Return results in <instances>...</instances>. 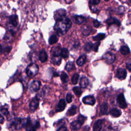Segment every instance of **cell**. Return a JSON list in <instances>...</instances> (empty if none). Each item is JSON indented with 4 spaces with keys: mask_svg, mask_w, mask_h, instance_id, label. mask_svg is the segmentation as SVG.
Returning a JSON list of instances; mask_svg holds the SVG:
<instances>
[{
    "mask_svg": "<svg viewBox=\"0 0 131 131\" xmlns=\"http://www.w3.org/2000/svg\"><path fill=\"white\" fill-rule=\"evenodd\" d=\"M71 26V20L69 18L64 17L61 19L56 21L54 28L56 33L59 36H61L69 31Z\"/></svg>",
    "mask_w": 131,
    "mask_h": 131,
    "instance_id": "6da1fadb",
    "label": "cell"
},
{
    "mask_svg": "<svg viewBox=\"0 0 131 131\" xmlns=\"http://www.w3.org/2000/svg\"><path fill=\"white\" fill-rule=\"evenodd\" d=\"M38 67L35 63H31L26 68V73L27 76L32 78L34 77L38 73Z\"/></svg>",
    "mask_w": 131,
    "mask_h": 131,
    "instance_id": "7a4b0ae2",
    "label": "cell"
},
{
    "mask_svg": "<svg viewBox=\"0 0 131 131\" xmlns=\"http://www.w3.org/2000/svg\"><path fill=\"white\" fill-rule=\"evenodd\" d=\"M85 120H86L85 117L81 115H79L78 117V119L77 120L73 121L71 123V125H70L71 128L74 130H76L79 129L81 127V126L82 125V124H83Z\"/></svg>",
    "mask_w": 131,
    "mask_h": 131,
    "instance_id": "3957f363",
    "label": "cell"
},
{
    "mask_svg": "<svg viewBox=\"0 0 131 131\" xmlns=\"http://www.w3.org/2000/svg\"><path fill=\"white\" fill-rule=\"evenodd\" d=\"M102 58L106 62L111 64L115 61V55L112 52H107L103 55Z\"/></svg>",
    "mask_w": 131,
    "mask_h": 131,
    "instance_id": "277c9868",
    "label": "cell"
},
{
    "mask_svg": "<svg viewBox=\"0 0 131 131\" xmlns=\"http://www.w3.org/2000/svg\"><path fill=\"white\" fill-rule=\"evenodd\" d=\"M66 15V11L64 9H59L57 10L54 14V17L55 20H58L62 19Z\"/></svg>",
    "mask_w": 131,
    "mask_h": 131,
    "instance_id": "5b68a950",
    "label": "cell"
},
{
    "mask_svg": "<svg viewBox=\"0 0 131 131\" xmlns=\"http://www.w3.org/2000/svg\"><path fill=\"white\" fill-rule=\"evenodd\" d=\"M117 102L119 106L122 108H125L127 106L124 96L122 93L120 94L118 96L117 98Z\"/></svg>",
    "mask_w": 131,
    "mask_h": 131,
    "instance_id": "8992f818",
    "label": "cell"
},
{
    "mask_svg": "<svg viewBox=\"0 0 131 131\" xmlns=\"http://www.w3.org/2000/svg\"><path fill=\"white\" fill-rule=\"evenodd\" d=\"M41 83L38 80H33L30 85V90L32 92H37L40 89Z\"/></svg>",
    "mask_w": 131,
    "mask_h": 131,
    "instance_id": "52a82bcc",
    "label": "cell"
},
{
    "mask_svg": "<svg viewBox=\"0 0 131 131\" xmlns=\"http://www.w3.org/2000/svg\"><path fill=\"white\" fill-rule=\"evenodd\" d=\"M38 105H39V98L37 96H36L34 98H33V99L30 102L29 104V107L31 111H35L37 108Z\"/></svg>",
    "mask_w": 131,
    "mask_h": 131,
    "instance_id": "ba28073f",
    "label": "cell"
},
{
    "mask_svg": "<svg viewBox=\"0 0 131 131\" xmlns=\"http://www.w3.org/2000/svg\"><path fill=\"white\" fill-rule=\"evenodd\" d=\"M82 101L85 104L93 105L95 104L96 100L94 96L92 95H88L83 97L82 99Z\"/></svg>",
    "mask_w": 131,
    "mask_h": 131,
    "instance_id": "9c48e42d",
    "label": "cell"
},
{
    "mask_svg": "<svg viewBox=\"0 0 131 131\" xmlns=\"http://www.w3.org/2000/svg\"><path fill=\"white\" fill-rule=\"evenodd\" d=\"M11 126L15 129H19L22 126V120L20 118L14 119L11 123Z\"/></svg>",
    "mask_w": 131,
    "mask_h": 131,
    "instance_id": "30bf717a",
    "label": "cell"
},
{
    "mask_svg": "<svg viewBox=\"0 0 131 131\" xmlns=\"http://www.w3.org/2000/svg\"><path fill=\"white\" fill-rule=\"evenodd\" d=\"M126 75L127 73L125 69L122 68H119L118 69L116 74V76L118 79L120 80L124 79L126 78Z\"/></svg>",
    "mask_w": 131,
    "mask_h": 131,
    "instance_id": "8fae6325",
    "label": "cell"
},
{
    "mask_svg": "<svg viewBox=\"0 0 131 131\" xmlns=\"http://www.w3.org/2000/svg\"><path fill=\"white\" fill-rule=\"evenodd\" d=\"M66 102L65 100L63 99H61L59 100L56 107V112H60L63 111L66 107Z\"/></svg>",
    "mask_w": 131,
    "mask_h": 131,
    "instance_id": "7c38bea8",
    "label": "cell"
},
{
    "mask_svg": "<svg viewBox=\"0 0 131 131\" xmlns=\"http://www.w3.org/2000/svg\"><path fill=\"white\" fill-rule=\"evenodd\" d=\"M106 23L108 25H111L112 24H115V25H117L118 26H119L121 24L120 21L118 19H117L115 17H109L108 18H107L106 20Z\"/></svg>",
    "mask_w": 131,
    "mask_h": 131,
    "instance_id": "4fadbf2b",
    "label": "cell"
},
{
    "mask_svg": "<svg viewBox=\"0 0 131 131\" xmlns=\"http://www.w3.org/2000/svg\"><path fill=\"white\" fill-rule=\"evenodd\" d=\"M103 120L102 119H99L97 120L94 124L93 130L94 131H99L101 129L102 127Z\"/></svg>",
    "mask_w": 131,
    "mask_h": 131,
    "instance_id": "5bb4252c",
    "label": "cell"
},
{
    "mask_svg": "<svg viewBox=\"0 0 131 131\" xmlns=\"http://www.w3.org/2000/svg\"><path fill=\"white\" fill-rule=\"evenodd\" d=\"M73 20L75 24L80 25L83 23L85 20V18L81 15H74L73 17Z\"/></svg>",
    "mask_w": 131,
    "mask_h": 131,
    "instance_id": "9a60e30c",
    "label": "cell"
},
{
    "mask_svg": "<svg viewBox=\"0 0 131 131\" xmlns=\"http://www.w3.org/2000/svg\"><path fill=\"white\" fill-rule=\"evenodd\" d=\"M89 84V80L88 78L86 77H82L80 79L79 84L81 88H86Z\"/></svg>",
    "mask_w": 131,
    "mask_h": 131,
    "instance_id": "2e32d148",
    "label": "cell"
},
{
    "mask_svg": "<svg viewBox=\"0 0 131 131\" xmlns=\"http://www.w3.org/2000/svg\"><path fill=\"white\" fill-rule=\"evenodd\" d=\"M39 59L41 62H45L47 60L48 55L46 52L44 50H42L40 52L39 55Z\"/></svg>",
    "mask_w": 131,
    "mask_h": 131,
    "instance_id": "e0dca14e",
    "label": "cell"
},
{
    "mask_svg": "<svg viewBox=\"0 0 131 131\" xmlns=\"http://www.w3.org/2000/svg\"><path fill=\"white\" fill-rule=\"evenodd\" d=\"M107 111H108L107 104L106 102H104L100 106V114L102 115H106L108 113Z\"/></svg>",
    "mask_w": 131,
    "mask_h": 131,
    "instance_id": "ac0fdd59",
    "label": "cell"
},
{
    "mask_svg": "<svg viewBox=\"0 0 131 131\" xmlns=\"http://www.w3.org/2000/svg\"><path fill=\"white\" fill-rule=\"evenodd\" d=\"M109 113L112 117L117 118L120 116V115H121V111L119 109L115 108L112 109L110 111Z\"/></svg>",
    "mask_w": 131,
    "mask_h": 131,
    "instance_id": "d6986e66",
    "label": "cell"
},
{
    "mask_svg": "<svg viewBox=\"0 0 131 131\" xmlns=\"http://www.w3.org/2000/svg\"><path fill=\"white\" fill-rule=\"evenodd\" d=\"M86 59V56L85 54H82L79 56L76 61V63L79 66H83L85 62Z\"/></svg>",
    "mask_w": 131,
    "mask_h": 131,
    "instance_id": "ffe728a7",
    "label": "cell"
},
{
    "mask_svg": "<svg viewBox=\"0 0 131 131\" xmlns=\"http://www.w3.org/2000/svg\"><path fill=\"white\" fill-rule=\"evenodd\" d=\"M9 23L13 27H16L18 24V18L16 15H12L9 18Z\"/></svg>",
    "mask_w": 131,
    "mask_h": 131,
    "instance_id": "44dd1931",
    "label": "cell"
},
{
    "mask_svg": "<svg viewBox=\"0 0 131 131\" xmlns=\"http://www.w3.org/2000/svg\"><path fill=\"white\" fill-rule=\"evenodd\" d=\"M52 62L57 66H59L61 61V58L60 55H57V56H53L51 59Z\"/></svg>",
    "mask_w": 131,
    "mask_h": 131,
    "instance_id": "7402d4cb",
    "label": "cell"
},
{
    "mask_svg": "<svg viewBox=\"0 0 131 131\" xmlns=\"http://www.w3.org/2000/svg\"><path fill=\"white\" fill-rule=\"evenodd\" d=\"M77 112V107L75 105H72V106L68 110L67 112V115L68 116H71L74 115Z\"/></svg>",
    "mask_w": 131,
    "mask_h": 131,
    "instance_id": "603a6c76",
    "label": "cell"
},
{
    "mask_svg": "<svg viewBox=\"0 0 131 131\" xmlns=\"http://www.w3.org/2000/svg\"><path fill=\"white\" fill-rule=\"evenodd\" d=\"M60 48L59 46H57L53 47L51 50V54L52 56H57L60 55Z\"/></svg>",
    "mask_w": 131,
    "mask_h": 131,
    "instance_id": "cb8c5ba5",
    "label": "cell"
},
{
    "mask_svg": "<svg viewBox=\"0 0 131 131\" xmlns=\"http://www.w3.org/2000/svg\"><path fill=\"white\" fill-rule=\"evenodd\" d=\"M60 55L64 58H68L69 56V52L67 48H62L60 49Z\"/></svg>",
    "mask_w": 131,
    "mask_h": 131,
    "instance_id": "d4e9b609",
    "label": "cell"
},
{
    "mask_svg": "<svg viewBox=\"0 0 131 131\" xmlns=\"http://www.w3.org/2000/svg\"><path fill=\"white\" fill-rule=\"evenodd\" d=\"M75 68V65L74 63L72 62V61H69L67 63L66 67H65V69L68 71L70 72L73 70Z\"/></svg>",
    "mask_w": 131,
    "mask_h": 131,
    "instance_id": "484cf974",
    "label": "cell"
},
{
    "mask_svg": "<svg viewBox=\"0 0 131 131\" xmlns=\"http://www.w3.org/2000/svg\"><path fill=\"white\" fill-rule=\"evenodd\" d=\"M105 36L106 35L104 33H99L98 34H97L96 36H93V38L95 41H100V40H101L104 39L105 37Z\"/></svg>",
    "mask_w": 131,
    "mask_h": 131,
    "instance_id": "4316f807",
    "label": "cell"
},
{
    "mask_svg": "<svg viewBox=\"0 0 131 131\" xmlns=\"http://www.w3.org/2000/svg\"><path fill=\"white\" fill-rule=\"evenodd\" d=\"M58 40V38L56 35H52L50 37L49 39V43L50 45H53L56 43Z\"/></svg>",
    "mask_w": 131,
    "mask_h": 131,
    "instance_id": "83f0119b",
    "label": "cell"
},
{
    "mask_svg": "<svg viewBox=\"0 0 131 131\" xmlns=\"http://www.w3.org/2000/svg\"><path fill=\"white\" fill-rule=\"evenodd\" d=\"M120 52L123 55H127L129 53L130 50L127 46H123L120 48Z\"/></svg>",
    "mask_w": 131,
    "mask_h": 131,
    "instance_id": "f1b7e54d",
    "label": "cell"
},
{
    "mask_svg": "<svg viewBox=\"0 0 131 131\" xmlns=\"http://www.w3.org/2000/svg\"><path fill=\"white\" fill-rule=\"evenodd\" d=\"M60 79L63 83H67L69 80V77L67 74L64 72H62L60 75Z\"/></svg>",
    "mask_w": 131,
    "mask_h": 131,
    "instance_id": "f546056e",
    "label": "cell"
},
{
    "mask_svg": "<svg viewBox=\"0 0 131 131\" xmlns=\"http://www.w3.org/2000/svg\"><path fill=\"white\" fill-rule=\"evenodd\" d=\"M73 91L74 93H75V94L78 97L80 96L81 95V93H82V91L81 88L78 86L74 87L73 88Z\"/></svg>",
    "mask_w": 131,
    "mask_h": 131,
    "instance_id": "4dcf8cb0",
    "label": "cell"
},
{
    "mask_svg": "<svg viewBox=\"0 0 131 131\" xmlns=\"http://www.w3.org/2000/svg\"><path fill=\"white\" fill-rule=\"evenodd\" d=\"M93 43L91 42H87L84 46V49L87 52H90L92 50Z\"/></svg>",
    "mask_w": 131,
    "mask_h": 131,
    "instance_id": "1f68e13d",
    "label": "cell"
},
{
    "mask_svg": "<svg viewBox=\"0 0 131 131\" xmlns=\"http://www.w3.org/2000/svg\"><path fill=\"white\" fill-rule=\"evenodd\" d=\"M79 75L78 73H75L73 75V76H72V82L73 84H76L77 83L78 79H79Z\"/></svg>",
    "mask_w": 131,
    "mask_h": 131,
    "instance_id": "d6a6232c",
    "label": "cell"
},
{
    "mask_svg": "<svg viewBox=\"0 0 131 131\" xmlns=\"http://www.w3.org/2000/svg\"><path fill=\"white\" fill-rule=\"evenodd\" d=\"M100 44V42L99 41H97V42H95V43L93 44L92 46V50L95 51V52H97L98 50V48L99 47V45Z\"/></svg>",
    "mask_w": 131,
    "mask_h": 131,
    "instance_id": "836d02e7",
    "label": "cell"
},
{
    "mask_svg": "<svg viewBox=\"0 0 131 131\" xmlns=\"http://www.w3.org/2000/svg\"><path fill=\"white\" fill-rule=\"evenodd\" d=\"M91 30H92V29L90 28L87 27L83 29V30L82 31V33L84 35H88L90 34Z\"/></svg>",
    "mask_w": 131,
    "mask_h": 131,
    "instance_id": "e575fe53",
    "label": "cell"
},
{
    "mask_svg": "<svg viewBox=\"0 0 131 131\" xmlns=\"http://www.w3.org/2000/svg\"><path fill=\"white\" fill-rule=\"evenodd\" d=\"M73 99V96L71 93H68L66 96V100L68 103H70L72 102Z\"/></svg>",
    "mask_w": 131,
    "mask_h": 131,
    "instance_id": "d590c367",
    "label": "cell"
},
{
    "mask_svg": "<svg viewBox=\"0 0 131 131\" xmlns=\"http://www.w3.org/2000/svg\"><path fill=\"white\" fill-rule=\"evenodd\" d=\"M100 2V0H89V4L92 6L98 5Z\"/></svg>",
    "mask_w": 131,
    "mask_h": 131,
    "instance_id": "8d00e7d4",
    "label": "cell"
},
{
    "mask_svg": "<svg viewBox=\"0 0 131 131\" xmlns=\"http://www.w3.org/2000/svg\"><path fill=\"white\" fill-rule=\"evenodd\" d=\"M93 25L95 28H98L100 26L101 24H100V21H99L98 20L95 19L93 21Z\"/></svg>",
    "mask_w": 131,
    "mask_h": 131,
    "instance_id": "74e56055",
    "label": "cell"
},
{
    "mask_svg": "<svg viewBox=\"0 0 131 131\" xmlns=\"http://www.w3.org/2000/svg\"><path fill=\"white\" fill-rule=\"evenodd\" d=\"M1 112H2V113L4 115H7L9 113L8 112V111L7 109L6 108H2L1 110Z\"/></svg>",
    "mask_w": 131,
    "mask_h": 131,
    "instance_id": "f35d334b",
    "label": "cell"
},
{
    "mask_svg": "<svg viewBox=\"0 0 131 131\" xmlns=\"http://www.w3.org/2000/svg\"><path fill=\"white\" fill-rule=\"evenodd\" d=\"M67 130V128L66 126H64V125L59 126V128L57 129V130H63V131Z\"/></svg>",
    "mask_w": 131,
    "mask_h": 131,
    "instance_id": "ab89813d",
    "label": "cell"
},
{
    "mask_svg": "<svg viewBox=\"0 0 131 131\" xmlns=\"http://www.w3.org/2000/svg\"><path fill=\"white\" fill-rule=\"evenodd\" d=\"M126 68L128 69L129 71H130V69H131V64H130V61L126 62Z\"/></svg>",
    "mask_w": 131,
    "mask_h": 131,
    "instance_id": "60d3db41",
    "label": "cell"
},
{
    "mask_svg": "<svg viewBox=\"0 0 131 131\" xmlns=\"http://www.w3.org/2000/svg\"><path fill=\"white\" fill-rule=\"evenodd\" d=\"M4 121V117L0 114V123H3Z\"/></svg>",
    "mask_w": 131,
    "mask_h": 131,
    "instance_id": "b9f144b4",
    "label": "cell"
},
{
    "mask_svg": "<svg viewBox=\"0 0 131 131\" xmlns=\"http://www.w3.org/2000/svg\"><path fill=\"white\" fill-rule=\"evenodd\" d=\"M104 1H106V2H107V1H109L110 0H104Z\"/></svg>",
    "mask_w": 131,
    "mask_h": 131,
    "instance_id": "7bdbcfd3",
    "label": "cell"
}]
</instances>
